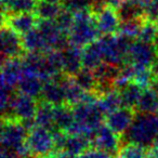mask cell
<instances>
[{
    "label": "cell",
    "mask_w": 158,
    "mask_h": 158,
    "mask_svg": "<svg viewBox=\"0 0 158 158\" xmlns=\"http://www.w3.org/2000/svg\"><path fill=\"white\" fill-rule=\"evenodd\" d=\"M73 112L74 125L67 133L82 134L91 138L103 126L104 113L100 108L98 98L93 92H87L84 101L75 105Z\"/></svg>",
    "instance_id": "cell-1"
},
{
    "label": "cell",
    "mask_w": 158,
    "mask_h": 158,
    "mask_svg": "<svg viewBox=\"0 0 158 158\" xmlns=\"http://www.w3.org/2000/svg\"><path fill=\"white\" fill-rule=\"evenodd\" d=\"M28 128L21 120L13 117L3 118L1 127L2 148L11 152L15 158H28L31 154L27 146Z\"/></svg>",
    "instance_id": "cell-2"
},
{
    "label": "cell",
    "mask_w": 158,
    "mask_h": 158,
    "mask_svg": "<svg viewBox=\"0 0 158 158\" xmlns=\"http://www.w3.org/2000/svg\"><path fill=\"white\" fill-rule=\"evenodd\" d=\"M126 142L153 146L158 140V113H139L123 135Z\"/></svg>",
    "instance_id": "cell-3"
},
{
    "label": "cell",
    "mask_w": 158,
    "mask_h": 158,
    "mask_svg": "<svg viewBox=\"0 0 158 158\" xmlns=\"http://www.w3.org/2000/svg\"><path fill=\"white\" fill-rule=\"evenodd\" d=\"M100 35L92 10H85L74 14V22L68 31L69 44L85 48L97 41Z\"/></svg>",
    "instance_id": "cell-4"
},
{
    "label": "cell",
    "mask_w": 158,
    "mask_h": 158,
    "mask_svg": "<svg viewBox=\"0 0 158 158\" xmlns=\"http://www.w3.org/2000/svg\"><path fill=\"white\" fill-rule=\"evenodd\" d=\"M103 53L104 63L121 67L127 63L131 40L121 35H110L98 39Z\"/></svg>",
    "instance_id": "cell-5"
},
{
    "label": "cell",
    "mask_w": 158,
    "mask_h": 158,
    "mask_svg": "<svg viewBox=\"0 0 158 158\" xmlns=\"http://www.w3.org/2000/svg\"><path fill=\"white\" fill-rule=\"evenodd\" d=\"M27 146L31 154L37 158H42L52 154L55 149L54 131L47 128L34 126L28 132Z\"/></svg>",
    "instance_id": "cell-6"
},
{
    "label": "cell",
    "mask_w": 158,
    "mask_h": 158,
    "mask_svg": "<svg viewBox=\"0 0 158 158\" xmlns=\"http://www.w3.org/2000/svg\"><path fill=\"white\" fill-rule=\"evenodd\" d=\"M37 107L38 105L35 101V98L19 93L13 97L8 117L19 119L22 123H24V125L31 130L35 126L34 119H35V115L37 112Z\"/></svg>",
    "instance_id": "cell-7"
},
{
    "label": "cell",
    "mask_w": 158,
    "mask_h": 158,
    "mask_svg": "<svg viewBox=\"0 0 158 158\" xmlns=\"http://www.w3.org/2000/svg\"><path fill=\"white\" fill-rule=\"evenodd\" d=\"M157 54L158 52L153 44L136 40L134 42H131L129 52H128L127 63L136 67L152 68Z\"/></svg>",
    "instance_id": "cell-8"
},
{
    "label": "cell",
    "mask_w": 158,
    "mask_h": 158,
    "mask_svg": "<svg viewBox=\"0 0 158 158\" xmlns=\"http://www.w3.org/2000/svg\"><path fill=\"white\" fill-rule=\"evenodd\" d=\"M92 11L94 13L97 27L101 35H114L116 31H119L121 21L116 8L110 7L107 3H105L104 6Z\"/></svg>",
    "instance_id": "cell-9"
},
{
    "label": "cell",
    "mask_w": 158,
    "mask_h": 158,
    "mask_svg": "<svg viewBox=\"0 0 158 158\" xmlns=\"http://www.w3.org/2000/svg\"><path fill=\"white\" fill-rule=\"evenodd\" d=\"M23 61L18 57L3 60L1 66V88L14 90L23 77Z\"/></svg>",
    "instance_id": "cell-10"
},
{
    "label": "cell",
    "mask_w": 158,
    "mask_h": 158,
    "mask_svg": "<svg viewBox=\"0 0 158 158\" xmlns=\"http://www.w3.org/2000/svg\"><path fill=\"white\" fill-rule=\"evenodd\" d=\"M134 117L135 115L132 108L121 106L106 115L105 125L118 135H125V133L131 127Z\"/></svg>",
    "instance_id": "cell-11"
},
{
    "label": "cell",
    "mask_w": 158,
    "mask_h": 158,
    "mask_svg": "<svg viewBox=\"0 0 158 158\" xmlns=\"http://www.w3.org/2000/svg\"><path fill=\"white\" fill-rule=\"evenodd\" d=\"M93 146L98 149H101L112 156L117 155L120 149V141L119 135L115 133L112 129L106 125H103L97 130L92 139Z\"/></svg>",
    "instance_id": "cell-12"
},
{
    "label": "cell",
    "mask_w": 158,
    "mask_h": 158,
    "mask_svg": "<svg viewBox=\"0 0 158 158\" xmlns=\"http://www.w3.org/2000/svg\"><path fill=\"white\" fill-rule=\"evenodd\" d=\"M1 50L3 60L19 57L24 51L22 38L8 25H3L1 29Z\"/></svg>",
    "instance_id": "cell-13"
},
{
    "label": "cell",
    "mask_w": 158,
    "mask_h": 158,
    "mask_svg": "<svg viewBox=\"0 0 158 158\" xmlns=\"http://www.w3.org/2000/svg\"><path fill=\"white\" fill-rule=\"evenodd\" d=\"M37 19L38 18L34 12L3 15V20L5 22H7L6 25H8L20 36H24L31 31L35 29L38 24Z\"/></svg>",
    "instance_id": "cell-14"
},
{
    "label": "cell",
    "mask_w": 158,
    "mask_h": 158,
    "mask_svg": "<svg viewBox=\"0 0 158 158\" xmlns=\"http://www.w3.org/2000/svg\"><path fill=\"white\" fill-rule=\"evenodd\" d=\"M42 101L51 104L53 106H59L66 104L65 100V90H64L62 78L50 79L44 84L41 92Z\"/></svg>",
    "instance_id": "cell-15"
},
{
    "label": "cell",
    "mask_w": 158,
    "mask_h": 158,
    "mask_svg": "<svg viewBox=\"0 0 158 158\" xmlns=\"http://www.w3.org/2000/svg\"><path fill=\"white\" fill-rule=\"evenodd\" d=\"M63 73L66 76H75L82 66V50L79 47L69 44L62 50Z\"/></svg>",
    "instance_id": "cell-16"
},
{
    "label": "cell",
    "mask_w": 158,
    "mask_h": 158,
    "mask_svg": "<svg viewBox=\"0 0 158 158\" xmlns=\"http://www.w3.org/2000/svg\"><path fill=\"white\" fill-rule=\"evenodd\" d=\"M90 146V138L82 134L68 133L62 152H65L72 157L76 158L88 151Z\"/></svg>",
    "instance_id": "cell-17"
},
{
    "label": "cell",
    "mask_w": 158,
    "mask_h": 158,
    "mask_svg": "<svg viewBox=\"0 0 158 158\" xmlns=\"http://www.w3.org/2000/svg\"><path fill=\"white\" fill-rule=\"evenodd\" d=\"M62 81H63L64 90H65V100L67 105L75 106L84 101L87 91H85L77 84L74 77H64V78H62Z\"/></svg>",
    "instance_id": "cell-18"
},
{
    "label": "cell",
    "mask_w": 158,
    "mask_h": 158,
    "mask_svg": "<svg viewBox=\"0 0 158 158\" xmlns=\"http://www.w3.org/2000/svg\"><path fill=\"white\" fill-rule=\"evenodd\" d=\"M104 62L103 53L99 41H94L93 44L85 47L82 50V66L91 70H95L99 66H101Z\"/></svg>",
    "instance_id": "cell-19"
},
{
    "label": "cell",
    "mask_w": 158,
    "mask_h": 158,
    "mask_svg": "<svg viewBox=\"0 0 158 158\" xmlns=\"http://www.w3.org/2000/svg\"><path fill=\"white\" fill-rule=\"evenodd\" d=\"M44 84V82L39 77L31 74H27V73H23V77L19 84L18 89L19 92L22 94L28 95L31 98H37L41 95Z\"/></svg>",
    "instance_id": "cell-20"
},
{
    "label": "cell",
    "mask_w": 158,
    "mask_h": 158,
    "mask_svg": "<svg viewBox=\"0 0 158 158\" xmlns=\"http://www.w3.org/2000/svg\"><path fill=\"white\" fill-rule=\"evenodd\" d=\"M74 112L67 104L54 106V131L69 132L74 125Z\"/></svg>",
    "instance_id": "cell-21"
},
{
    "label": "cell",
    "mask_w": 158,
    "mask_h": 158,
    "mask_svg": "<svg viewBox=\"0 0 158 158\" xmlns=\"http://www.w3.org/2000/svg\"><path fill=\"white\" fill-rule=\"evenodd\" d=\"M22 42L24 50L27 53H48L50 52L46 44L44 37L36 27L35 29L22 36Z\"/></svg>",
    "instance_id": "cell-22"
},
{
    "label": "cell",
    "mask_w": 158,
    "mask_h": 158,
    "mask_svg": "<svg viewBox=\"0 0 158 158\" xmlns=\"http://www.w3.org/2000/svg\"><path fill=\"white\" fill-rule=\"evenodd\" d=\"M63 10L62 3H57L51 0H38L34 13L39 20L53 21L56 20Z\"/></svg>",
    "instance_id": "cell-23"
},
{
    "label": "cell",
    "mask_w": 158,
    "mask_h": 158,
    "mask_svg": "<svg viewBox=\"0 0 158 158\" xmlns=\"http://www.w3.org/2000/svg\"><path fill=\"white\" fill-rule=\"evenodd\" d=\"M34 121L35 126L54 131V106L44 101L39 103Z\"/></svg>",
    "instance_id": "cell-24"
},
{
    "label": "cell",
    "mask_w": 158,
    "mask_h": 158,
    "mask_svg": "<svg viewBox=\"0 0 158 158\" xmlns=\"http://www.w3.org/2000/svg\"><path fill=\"white\" fill-rule=\"evenodd\" d=\"M144 89L141 88L139 85L135 82H130L123 88L119 89V93H120V99L123 106L129 108H136L138 103L140 101V98L142 95V92Z\"/></svg>",
    "instance_id": "cell-25"
},
{
    "label": "cell",
    "mask_w": 158,
    "mask_h": 158,
    "mask_svg": "<svg viewBox=\"0 0 158 158\" xmlns=\"http://www.w3.org/2000/svg\"><path fill=\"white\" fill-rule=\"evenodd\" d=\"M98 104H99L101 110L104 113V115H107L110 113L114 112L117 108L121 107L123 103H121L119 90L110 89V90L104 92L98 99Z\"/></svg>",
    "instance_id": "cell-26"
},
{
    "label": "cell",
    "mask_w": 158,
    "mask_h": 158,
    "mask_svg": "<svg viewBox=\"0 0 158 158\" xmlns=\"http://www.w3.org/2000/svg\"><path fill=\"white\" fill-rule=\"evenodd\" d=\"M139 113H158V92L155 89L146 88L143 90L136 106Z\"/></svg>",
    "instance_id": "cell-27"
},
{
    "label": "cell",
    "mask_w": 158,
    "mask_h": 158,
    "mask_svg": "<svg viewBox=\"0 0 158 158\" xmlns=\"http://www.w3.org/2000/svg\"><path fill=\"white\" fill-rule=\"evenodd\" d=\"M37 0H11L3 7V15L35 12Z\"/></svg>",
    "instance_id": "cell-28"
},
{
    "label": "cell",
    "mask_w": 158,
    "mask_h": 158,
    "mask_svg": "<svg viewBox=\"0 0 158 158\" xmlns=\"http://www.w3.org/2000/svg\"><path fill=\"white\" fill-rule=\"evenodd\" d=\"M73 77L75 78L77 84L81 87L85 91H87V92H92V91L97 90L98 80L93 70L82 67Z\"/></svg>",
    "instance_id": "cell-29"
},
{
    "label": "cell",
    "mask_w": 158,
    "mask_h": 158,
    "mask_svg": "<svg viewBox=\"0 0 158 158\" xmlns=\"http://www.w3.org/2000/svg\"><path fill=\"white\" fill-rule=\"evenodd\" d=\"M117 156L118 158H149V152L145 146L126 142L120 147Z\"/></svg>",
    "instance_id": "cell-30"
},
{
    "label": "cell",
    "mask_w": 158,
    "mask_h": 158,
    "mask_svg": "<svg viewBox=\"0 0 158 158\" xmlns=\"http://www.w3.org/2000/svg\"><path fill=\"white\" fill-rule=\"evenodd\" d=\"M143 23L144 22H142V18L123 21V22H121L120 27H119V35L123 36V37L128 38L130 40L138 39Z\"/></svg>",
    "instance_id": "cell-31"
},
{
    "label": "cell",
    "mask_w": 158,
    "mask_h": 158,
    "mask_svg": "<svg viewBox=\"0 0 158 158\" xmlns=\"http://www.w3.org/2000/svg\"><path fill=\"white\" fill-rule=\"evenodd\" d=\"M117 12H118V15L120 18L121 22L143 18V10L136 7L135 5H133L130 0H125L117 8Z\"/></svg>",
    "instance_id": "cell-32"
},
{
    "label": "cell",
    "mask_w": 158,
    "mask_h": 158,
    "mask_svg": "<svg viewBox=\"0 0 158 158\" xmlns=\"http://www.w3.org/2000/svg\"><path fill=\"white\" fill-rule=\"evenodd\" d=\"M134 67L133 72V80L132 82H135L136 85L143 89L149 88L154 80V74L152 72V68H145V67Z\"/></svg>",
    "instance_id": "cell-33"
},
{
    "label": "cell",
    "mask_w": 158,
    "mask_h": 158,
    "mask_svg": "<svg viewBox=\"0 0 158 158\" xmlns=\"http://www.w3.org/2000/svg\"><path fill=\"white\" fill-rule=\"evenodd\" d=\"M157 33H158V24H156L155 22H151V21L145 20V22L142 25V28H141L138 40L148 42V44H153Z\"/></svg>",
    "instance_id": "cell-34"
},
{
    "label": "cell",
    "mask_w": 158,
    "mask_h": 158,
    "mask_svg": "<svg viewBox=\"0 0 158 158\" xmlns=\"http://www.w3.org/2000/svg\"><path fill=\"white\" fill-rule=\"evenodd\" d=\"M62 6L64 9L72 12L73 14L91 9V3L88 0H64Z\"/></svg>",
    "instance_id": "cell-35"
},
{
    "label": "cell",
    "mask_w": 158,
    "mask_h": 158,
    "mask_svg": "<svg viewBox=\"0 0 158 158\" xmlns=\"http://www.w3.org/2000/svg\"><path fill=\"white\" fill-rule=\"evenodd\" d=\"M55 21H56L60 28L65 34H67V36H68V31H69L70 27H72V25H73V22H74V14L63 8L62 12L60 13V15L57 16Z\"/></svg>",
    "instance_id": "cell-36"
},
{
    "label": "cell",
    "mask_w": 158,
    "mask_h": 158,
    "mask_svg": "<svg viewBox=\"0 0 158 158\" xmlns=\"http://www.w3.org/2000/svg\"><path fill=\"white\" fill-rule=\"evenodd\" d=\"M143 16L146 21L158 22V0H149L143 10Z\"/></svg>",
    "instance_id": "cell-37"
},
{
    "label": "cell",
    "mask_w": 158,
    "mask_h": 158,
    "mask_svg": "<svg viewBox=\"0 0 158 158\" xmlns=\"http://www.w3.org/2000/svg\"><path fill=\"white\" fill-rule=\"evenodd\" d=\"M133 5H135L136 7H139L140 9L144 10V8L146 7V5L148 3L149 0H130Z\"/></svg>",
    "instance_id": "cell-38"
},
{
    "label": "cell",
    "mask_w": 158,
    "mask_h": 158,
    "mask_svg": "<svg viewBox=\"0 0 158 158\" xmlns=\"http://www.w3.org/2000/svg\"><path fill=\"white\" fill-rule=\"evenodd\" d=\"M152 72H153L154 76L158 78V54H157V57H156L155 62H154L153 66H152Z\"/></svg>",
    "instance_id": "cell-39"
},
{
    "label": "cell",
    "mask_w": 158,
    "mask_h": 158,
    "mask_svg": "<svg viewBox=\"0 0 158 158\" xmlns=\"http://www.w3.org/2000/svg\"><path fill=\"white\" fill-rule=\"evenodd\" d=\"M0 158H15V156H14L11 152L2 148V152H1V157Z\"/></svg>",
    "instance_id": "cell-40"
},
{
    "label": "cell",
    "mask_w": 158,
    "mask_h": 158,
    "mask_svg": "<svg viewBox=\"0 0 158 158\" xmlns=\"http://www.w3.org/2000/svg\"><path fill=\"white\" fill-rule=\"evenodd\" d=\"M76 158H93L92 156H91V154H90V152H89V149L86 152V153H84L82 155H80V156H78V157H76Z\"/></svg>",
    "instance_id": "cell-41"
},
{
    "label": "cell",
    "mask_w": 158,
    "mask_h": 158,
    "mask_svg": "<svg viewBox=\"0 0 158 158\" xmlns=\"http://www.w3.org/2000/svg\"><path fill=\"white\" fill-rule=\"evenodd\" d=\"M153 44H154V47L156 48V50H157V52H158V33H157V35H156L155 39H154Z\"/></svg>",
    "instance_id": "cell-42"
},
{
    "label": "cell",
    "mask_w": 158,
    "mask_h": 158,
    "mask_svg": "<svg viewBox=\"0 0 158 158\" xmlns=\"http://www.w3.org/2000/svg\"><path fill=\"white\" fill-rule=\"evenodd\" d=\"M42 158H56V154H54V155H48V156H44V157H42Z\"/></svg>",
    "instance_id": "cell-43"
},
{
    "label": "cell",
    "mask_w": 158,
    "mask_h": 158,
    "mask_svg": "<svg viewBox=\"0 0 158 158\" xmlns=\"http://www.w3.org/2000/svg\"><path fill=\"white\" fill-rule=\"evenodd\" d=\"M10 1H11V0H1V2H2V6L8 5V3H9Z\"/></svg>",
    "instance_id": "cell-44"
},
{
    "label": "cell",
    "mask_w": 158,
    "mask_h": 158,
    "mask_svg": "<svg viewBox=\"0 0 158 158\" xmlns=\"http://www.w3.org/2000/svg\"><path fill=\"white\" fill-rule=\"evenodd\" d=\"M51 1H54V2H57V3H63L64 0H51Z\"/></svg>",
    "instance_id": "cell-45"
},
{
    "label": "cell",
    "mask_w": 158,
    "mask_h": 158,
    "mask_svg": "<svg viewBox=\"0 0 158 158\" xmlns=\"http://www.w3.org/2000/svg\"><path fill=\"white\" fill-rule=\"evenodd\" d=\"M155 90L158 92V79H157V81L155 82Z\"/></svg>",
    "instance_id": "cell-46"
},
{
    "label": "cell",
    "mask_w": 158,
    "mask_h": 158,
    "mask_svg": "<svg viewBox=\"0 0 158 158\" xmlns=\"http://www.w3.org/2000/svg\"><path fill=\"white\" fill-rule=\"evenodd\" d=\"M121 1H125V0H121Z\"/></svg>",
    "instance_id": "cell-47"
},
{
    "label": "cell",
    "mask_w": 158,
    "mask_h": 158,
    "mask_svg": "<svg viewBox=\"0 0 158 158\" xmlns=\"http://www.w3.org/2000/svg\"><path fill=\"white\" fill-rule=\"evenodd\" d=\"M157 24H158V22H157Z\"/></svg>",
    "instance_id": "cell-48"
},
{
    "label": "cell",
    "mask_w": 158,
    "mask_h": 158,
    "mask_svg": "<svg viewBox=\"0 0 158 158\" xmlns=\"http://www.w3.org/2000/svg\"><path fill=\"white\" fill-rule=\"evenodd\" d=\"M37 1H38V0H37Z\"/></svg>",
    "instance_id": "cell-49"
}]
</instances>
